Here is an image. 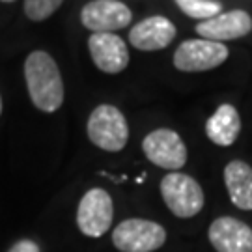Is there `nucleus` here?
I'll return each instance as SVG.
<instances>
[{
    "label": "nucleus",
    "instance_id": "nucleus-7",
    "mask_svg": "<svg viewBox=\"0 0 252 252\" xmlns=\"http://www.w3.org/2000/svg\"><path fill=\"white\" fill-rule=\"evenodd\" d=\"M142 152L148 161L159 168L178 172L187 162V146L176 131L155 129L142 140Z\"/></svg>",
    "mask_w": 252,
    "mask_h": 252
},
{
    "label": "nucleus",
    "instance_id": "nucleus-12",
    "mask_svg": "<svg viewBox=\"0 0 252 252\" xmlns=\"http://www.w3.org/2000/svg\"><path fill=\"white\" fill-rule=\"evenodd\" d=\"M174 37H176V27L172 25L170 19L162 15H152L131 28L129 43L138 51H161L170 45Z\"/></svg>",
    "mask_w": 252,
    "mask_h": 252
},
{
    "label": "nucleus",
    "instance_id": "nucleus-19",
    "mask_svg": "<svg viewBox=\"0 0 252 252\" xmlns=\"http://www.w3.org/2000/svg\"><path fill=\"white\" fill-rule=\"evenodd\" d=\"M2 2H15V0H2Z\"/></svg>",
    "mask_w": 252,
    "mask_h": 252
},
{
    "label": "nucleus",
    "instance_id": "nucleus-17",
    "mask_svg": "<svg viewBox=\"0 0 252 252\" xmlns=\"http://www.w3.org/2000/svg\"><path fill=\"white\" fill-rule=\"evenodd\" d=\"M8 252H39V247L32 239H21V241L11 245Z\"/></svg>",
    "mask_w": 252,
    "mask_h": 252
},
{
    "label": "nucleus",
    "instance_id": "nucleus-14",
    "mask_svg": "<svg viewBox=\"0 0 252 252\" xmlns=\"http://www.w3.org/2000/svg\"><path fill=\"white\" fill-rule=\"evenodd\" d=\"M224 183L232 204L239 209H252V166L245 161H232L224 168Z\"/></svg>",
    "mask_w": 252,
    "mask_h": 252
},
{
    "label": "nucleus",
    "instance_id": "nucleus-4",
    "mask_svg": "<svg viewBox=\"0 0 252 252\" xmlns=\"http://www.w3.org/2000/svg\"><path fill=\"white\" fill-rule=\"evenodd\" d=\"M166 241V230L146 219H126L112 230V243L120 252H153Z\"/></svg>",
    "mask_w": 252,
    "mask_h": 252
},
{
    "label": "nucleus",
    "instance_id": "nucleus-10",
    "mask_svg": "<svg viewBox=\"0 0 252 252\" xmlns=\"http://www.w3.org/2000/svg\"><path fill=\"white\" fill-rule=\"evenodd\" d=\"M252 30V17L245 9H232L196 25V34L209 41H232L247 36Z\"/></svg>",
    "mask_w": 252,
    "mask_h": 252
},
{
    "label": "nucleus",
    "instance_id": "nucleus-9",
    "mask_svg": "<svg viewBox=\"0 0 252 252\" xmlns=\"http://www.w3.org/2000/svg\"><path fill=\"white\" fill-rule=\"evenodd\" d=\"M207 237L217 252H252V228L235 217L215 219Z\"/></svg>",
    "mask_w": 252,
    "mask_h": 252
},
{
    "label": "nucleus",
    "instance_id": "nucleus-13",
    "mask_svg": "<svg viewBox=\"0 0 252 252\" xmlns=\"http://www.w3.org/2000/svg\"><path fill=\"white\" fill-rule=\"evenodd\" d=\"M241 131V118L234 105H220L206 122L207 138L217 146H232Z\"/></svg>",
    "mask_w": 252,
    "mask_h": 252
},
{
    "label": "nucleus",
    "instance_id": "nucleus-15",
    "mask_svg": "<svg viewBox=\"0 0 252 252\" xmlns=\"http://www.w3.org/2000/svg\"><path fill=\"white\" fill-rule=\"evenodd\" d=\"M174 2L187 17L200 19V21L215 17L220 13V8H222L219 0H174Z\"/></svg>",
    "mask_w": 252,
    "mask_h": 252
},
{
    "label": "nucleus",
    "instance_id": "nucleus-6",
    "mask_svg": "<svg viewBox=\"0 0 252 252\" xmlns=\"http://www.w3.org/2000/svg\"><path fill=\"white\" fill-rule=\"evenodd\" d=\"M114 219V204L107 190L90 189L79 202L77 226L88 237H101L110 230Z\"/></svg>",
    "mask_w": 252,
    "mask_h": 252
},
{
    "label": "nucleus",
    "instance_id": "nucleus-5",
    "mask_svg": "<svg viewBox=\"0 0 252 252\" xmlns=\"http://www.w3.org/2000/svg\"><path fill=\"white\" fill-rule=\"evenodd\" d=\"M228 47L209 39H187L174 53V67L185 73L215 69L228 58Z\"/></svg>",
    "mask_w": 252,
    "mask_h": 252
},
{
    "label": "nucleus",
    "instance_id": "nucleus-1",
    "mask_svg": "<svg viewBox=\"0 0 252 252\" xmlns=\"http://www.w3.org/2000/svg\"><path fill=\"white\" fill-rule=\"evenodd\" d=\"M28 95L41 112H56L63 103V81L58 63L45 51H34L25 62Z\"/></svg>",
    "mask_w": 252,
    "mask_h": 252
},
{
    "label": "nucleus",
    "instance_id": "nucleus-16",
    "mask_svg": "<svg viewBox=\"0 0 252 252\" xmlns=\"http://www.w3.org/2000/svg\"><path fill=\"white\" fill-rule=\"evenodd\" d=\"M63 0H25V13L30 21H45L62 6Z\"/></svg>",
    "mask_w": 252,
    "mask_h": 252
},
{
    "label": "nucleus",
    "instance_id": "nucleus-8",
    "mask_svg": "<svg viewBox=\"0 0 252 252\" xmlns=\"http://www.w3.org/2000/svg\"><path fill=\"white\" fill-rule=\"evenodd\" d=\"M133 19L131 9L118 0H92L81 9V23L94 34H114Z\"/></svg>",
    "mask_w": 252,
    "mask_h": 252
},
{
    "label": "nucleus",
    "instance_id": "nucleus-3",
    "mask_svg": "<svg viewBox=\"0 0 252 252\" xmlns=\"http://www.w3.org/2000/svg\"><path fill=\"white\" fill-rule=\"evenodd\" d=\"M161 196L166 207L180 219L198 215L204 207V190L192 176L170 172L161 181Z\"/></svg>",
    "mask_w": 252,
    "mask_h": 252
},
{
    "label": "nucleus",
    "instance_id": "nucleus-2",
    "mask_svg": "<svg viewBox=\"0 0 252 252\" xmlns=\"http://www.w3.org/2000/svg\"><path fill=\"white\" fill-rule=\"evenodd\" d=\"M88 138L105 152H122L129 140V126L122 110L114 105H99L88 118Z\"/></svg>",
    "mask_w": 252,
    "mask_h": 252
},
{
    "label": "nucleus",
    "instance_id": "nucleus-11",
    "mask_svg": "<svg viewBox=\"0 0 252 252\" xmlns=\"http://www.w3.org/2000/svg\"><path fill=\"white\" fill-rule=\"evenodd\" d=\"M88 49L95 67L108 75L122 73L129 65V51L126 41L116 34H92Z\"/></svg>",
    "mask_w": 252,
    "mask_h": 252
},
{
    "label": "nucleus",
    "instance_id": "nucleus-18",
    "mask_svg": "<svg viewBox=\"0 0 252 252\" xmlns=\"http://www.w3.org/2000/svg\"><path fill=\"white\" fill-rule=\"evenodd\" d=\"M0 114H2V97H0Z\"/></svg>",
    "mask_w": 252,
    "mask_h": 252
}]
</instances>
